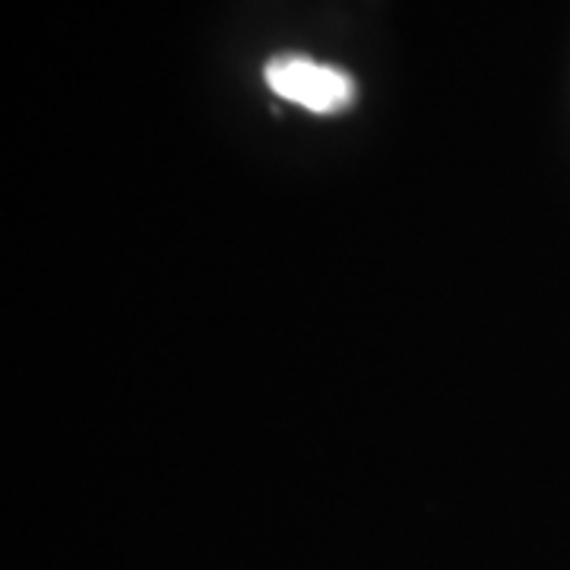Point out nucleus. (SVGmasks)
<instances>
[{
    "instance_id": "nucleus-1",
    "label": "nucleus",
    "mask_w": 570,
    "mask_h": 570,
    "mask_svg": "<svg viewBox=\"0 0 570 570\" xmlns=\"http://www.w3.org/2000/svg\"><path fill=\"white\" fill-rule=\"evenodd\" d=\"M266 86L292 105L317 115H336L355 102V80L346 70L317 63L302 55H279L266 63Z\"/></svg>"
}]
</instances>
